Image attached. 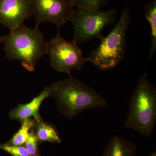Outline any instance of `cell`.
I'll list each match as a JSON object with an SVG mask.
<instances>
[{"label": "cell", "instance_id": "cell-1", "mask_svg": "<svg viewBox=\"0 0 156 156\" xmlns=\"http://www.w3.org/2000/svg\"><path fill=\"white\" fill-rule=\"evenodd\" d=\"M51 95L56 99L58 110L67 119H73L87 109L104 107L106 100L87 84L71 76L52 84Z\"/></svg>", "mask_w": 156, "mask_h": 156}, {"label": "cell", "instance_id": "cell-2", "mask_svg": "<svg viewBox=\"0 0 156 156\" xmlns=\"http://www.w3.org/2000/svg\"><path fill=\"white\" fill-rule=\"evenodd\" d=\"M0 43L4 45L8 59L19 60L30 72L34 70L37 62L45 54L46 42L43 32L24 24L0 37Z\"/></svg>", "mask_w": 156, "mask_h": 156}, {"label": "cell", "instance_id": "cell-3", "mask_svg": "<svg viewBox=\"0 0 156 156\" xmlns=\"http://www.w3.org/2000/svg\"><path fill=\"white\" fill-rule=\"evenodd\" d=\"M156 89L149 80L147 73L140 78L131 95L129 111L124 127L141 135L150 136L155 128Z\"/></svg>", "mask_w": 156, "mask_h": 156}, {"label": "cell", "instance_id": "cell-4", "mask_svg": "<svg viewBox=\"0 0 156 156\" xmlns=\"http://www.w3.org/2000/svg\"><path fill=\"white\" fill-rule=\"evenodd\" d=\"M131 14L126 7L114 28L106 37L101 38L100 44L91 51L88 62L101 71L112 69L122 62L126 52V35Z\"/></svg>", "mask_w": 156, "mask_h": 156}, {"label": "cell", "instance_id": "cell-5", "mask_svg": "<svg viewBox=\"0 0 156 156\" xmlns=\"http://www.w3.org/2000/svg\"><path fill=\"white\" fill-rule=\"evenodd\" d=\"M117 13L115 9L101 11L76 8L71 21L74 29L73 41L84 43L101 38L104 28L114 23Z\"/></svg>", "mask_w": 156, "mask_h": 156}, {"label": "cell", "instance_id": "cell-6", "mask_svg": "<svg viewBox=\"0 0 156 156\" xmlns=\"http://www.w3.org/2000/svg\"><path fill=\"white\" fill-rule=\"evenodd\" d=\"M77 44L74 41H66L57 29L56 35L46 42L45 46V54L50 56L51 66L57 71L69 76L73 71L82 69L88 60L84 57Z\"/></svg>", "mask_w": 156, "mask_h": 156}, {"label": "cell", "instance_id": "cell-7", "mask_svg": "<svg viewBox=\"0 0 156 156\" xmlns=\"http://www.w3.org/2000/svg\"><path fill=\"white\" fill-rule=\"evenodd\" d=\"M36 28L49 22L59 29L72 20L74 7L71 0H30Z\"/></svg>", "mask_w": 156, "mask_h": 156}, {"label": "cell", "instance_id": "cell-8", "mask_svg": "<svg viewBox=\"0 0 156 156\" xmlns=\"http://www.w3.org/2000/svg\"><path fill=\"white\" fill-rule=\"evenodd\" d=\"M33 16L30 0H0V25L10 31L18 28Z\"/></svg>", "mask_w": 156, "mask_h": 156}, {"label": "cell", "instance_id": "cell-9", "mask_svg": "<svg viewBox=\"0 0 156 156\" xmlns=\"http://www.w3.org/2000/svg\"><path fill=\"white\" fill-rule=\"evenodd\" d=\"M51 95V87H45L38 96L30 102L26 104H19L9 113V117L12 120L22 122L26 119L33 117L35 120L41 117L39 114L40 106L44 100Z\"/></svg>", "mask_w": 156, "mask_h": 156}, {"label": "cell", "instance_id": "cell-10", "mask_svg": "<svg viewBox=\"0 0 156 156\" xmlns=\"http://www.w3.org/2000/svg\"><path fill=\"white\" fill-rule=\"evenodd\" d=\"M136 148L133 143L119 136L112 137L102 153V156H135Z\"/></svg>", "mask_w": 156, "mask_h": 156}, {"label": "cell", "instance_id": "cell-11", "mask_svg": "<svg viewBox=\"0 0 156 156\" xmlns=\"http://www.w3.org/2000/svg\"><path fill=\"white\" fill-rule=\"evenodd\" d=\"M35 133L39 142H50L60 143L61 142L58 132L53 126L42 120L41 118L35 120Z\"/></svg>", "mask_w": 156, "mask_h": 156}, {"label": "cell", "instance_id": "cell-12", "mask_svg": "<svg viewBox=\"0 0 156 156\" xmlns=\"http://www.w3.org/2000/svg\"><path fill=\"white\" fill-rule=\"evenodd\" d=\"M144 9V16L149 23L151 30V44L148 56L150 60L156 50V0H151Z\"/></svg>", "mask_w": 156, "mask_h": 156}, {"label": "cell", "instance_id": "cell-13", "mask_svg": "<svg viewBox=\"0 0 156 156\" xmlns=\"http://www.w3.org/2000/svg\"><path fill=\"white\" fill-rule=\"evenodd\" d=\"M34 119H26L21 122V126L18 131L12 137L8 143L15 146L24 145L28 138L30 130L34 127Z\"/></svg>", "mask_w": 156, "mask_h": 156}, {"label": "cell", "instance_id": "cell-14", "mask_svg": "<svg viewBox=\"0 0 156 156\" xmlns=\"http://www.w3.org/2000/svg\"><path fill=\"white\" fill-rule=\"evenodd\" d=\"M108 0H71L74 7L85 10H100L106 5Z\"/></svg>", "mask_w": 156, "mask_h": 156}, {"label": "cell", "instance_id": "cell-15", "mask_svg": "<svg viewBox=\"0 0 156 156\" xmlns=\"http://www.w3.org/2000/svg\"><path fill=\"white\" fill-rule=\"evenodd\" d=\"M38 140L35 133L34 128L30 130L28 138L27 140L24 147L28 152L30 156H35L39 155L38 145Z\"/></svg>", "mask_w": 156, "mask_h": 156}, {"label": "cell", "instance_id": "cell-16", "mask_svg": "<svg viewBox=\"0 0 156 156\" xmlns=\"http://www.w3.org/2000/svg\"><path fill=\"white\" fill-rule=\"evenodd\" d=\"M0 149L7 152L12 156H30L25 147L23 145H13L7 143L0 144Z\"/></svg>", "mask_w": 156, "mask_h": 156}, {"label": "cell", "instance_id": "cell-17", "mask_svg": "<svg viewBox=\"0 0 156 156\" xmlns=\"http://www.w3.org/2000/svg\"><path fill=\"white\" fill-rule=\"evenodd\" d=\"M147 156H156V152L155 151L154 152L151 153L150 154Z\"/></svg>", "mask_w": 156, "mask_h": 156}, {"label": "cell", "instance_id": "cell-18", "mask_svg": "<svg viewBox=\"0 0 156 156\" xmlns=\"http://www.w3.org/2000/svg\"><path fill=\"white\" fill-rule=\"evenodd\" d=\"M40 156V155H39H39H35V156Z\"/></svg>", "mask_w": 156, "mask_h": 156}]
</instances>
